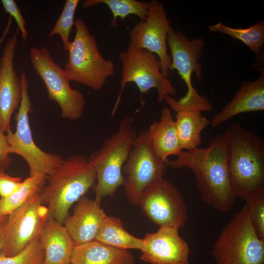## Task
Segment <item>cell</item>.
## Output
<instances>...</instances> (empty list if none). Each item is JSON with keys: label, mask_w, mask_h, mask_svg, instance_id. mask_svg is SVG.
Returning a JSON list of instances; mask_svg holds the SVG:
<instances>
[{"label": "cell", "mask_w": 264, "mask_h": 264, "mask_svg": "<svg viewBox=\"0 0 264 264\" xmlns=\"http://www.w3.org/2000/svg\"><path fill=\"white\" fill-rule=\"evenodd\" d=\"M74 25L75 37L67 51L68 61L64 70L69 81L99 90L114 74V63L101 55L94 37L81 19L77 20Z\"/></svg>", "instance_id": "cell-6"}, {"label": "cell", "mask_w": 264, "mask_h": 264, "mask_svg": "<svg viewBox=\"0 0 264 264\" xmlns=\"http://www.w3.org/2000/svg\"><path fill=\"white\" fill-rule=\"evenodd\" d=\"M99 3L107 5L112 12L113 17L110 26L113 27H116L118 18L124 20L130 15H134L141 21H144L148 13L149 2L136 0H87L83 2L82 6L88 8Z\"/></svg>", "instance_id": "cell-26"}, {"label": "cell", "mask_w": 264, "mask_h": 264, "mask_svg": "<svg viewBox=\"0 0 264 264\" xmlns=\"http://www.w3.org/2000/svg\"><path fill=\"white\" fill-rule=\"evenodd\" d=\"M175 227L160 226L143 238L141 260L149 264H189L190 249Z\"/></svg>", "instance_id": "cell-15"}, {"label": "cell", "mask_w": 264, "mask_h": 264, "mask_svg": "<svg viewBox=\"0 0 264 264\" xmlns=\"http://www.w3.org/2000/svg\"><path fill=\"white\" fill-rule=\"evenodd\" d=\"M45 179V176L42 175L29 176L22 181L20 187L10 196L0 198V214L8 216L31 197L40 193Z\"/></svg>", "instance_id": "cell-25"}, {"label": "cell", "mask_w": 264, "mask_h": 264, "mask_svg": "<svg viewBox=\"0 0 264 264\" xmlns=\"http://www.w3.org/2000/svg\"></svg>", "instance_id": "cell-36"}, {"label": "cell", "mask_w": 264, "mask_h": 264, "mask_svg": "<svg viewBox=\"0 0 264 264\" xmlns=\"http://www.w3.org/2000/svg\"><path fill=\"white\" fill-rule=\"evenodd\" d=\"M136 134L130 117H124L117 131L88 157L96 174L95 199L101 202L112 196L124 183L123 166L132 148Z\"/></svg>", "instance_id": "cell-5"}, {"label": "cell", "mask_w": 264, "mask_h": 264, "mask_svg": "<svg viewBox=\"0 0 264 264\" xmlns=\"http://www.w3.org/2000/svg\"><path fill=\"white\" fill-rule=\"evenodd\" d=\"M70 264H135V261L128 250L94 240L75 246Z\"/></svg>", "instance_id": "cell-20"}, {"label": "cell", "mask_w": 264, "mask_h": 264, "mask_svg": "<svg viewBox=\"0 0 264 264\" xmlns=\"http://www.w3.org/2000/svg\"><path fill=\"white\" fill-rule=\"evenodd\" d=\"M171 21L163 3L157 0L149 2L146 19L136 23L131 29L129 44L137 49L147 50L160 60L162 75L168 78L172 72V60L167 51V36Z\"/></svg>", "instance_id": "cell-14"}, {"label": "cell", "mask_w": 264, "mask_h": 264, "mask_svg": "<svg viewBox=\"0 0 264 264\" xmlns=\"http://www.w3.org/2000/svg\"><path fill=\"white\" fill-rule=\"evenodd\" d=\"M19 31L17 28L8 39L0 60V130L5 133L11 130V117L22 96V81L14 67Z\"/></svg>", "instance_id": "cell-16"}, {"label": "cell", "mask_w": 264, "mask_h": 264, "mask_svg": "<svg viewBox=\"0 0 264 264\" xmlns=\"http://www.w3.org/2000/svg\"><path fill=\"white\" fill-rule=\"evenodd\" d=\"M1 2L5 11L13 18L21 33L22 39L26 41L28 38V32L26 29V22L23 17L14 0H1Z\"/></svg>", "instance_id": "cell-30"}, {"label": "cell", "mask_w": 264, "mask_h": 264, "mask_svg": "<svg viewBox=\"0 0 264 264\" xmlns=\"http://www.w3.org/2000/svg\"><path fill=\"white\" fill-rule=\"evenodd\" d=\"M167 45L171 53L172 70L176 69L185 83L187 91L184 96L176 100L167 95L164 101L171 111L196 110L209 112L213 109L212 104L207 98L199 94L194 88L192 75L195 73L201 81L202 66L199 63L206 43L199 37L190 39L179 30L171 27L167 36Z\"/></svg>", "instance_id": "cell-4"}, {"label": "cell", "mask_w": 264, "mask_h": 264, "mask_svg": "<svg viewBox=\"0 0 264 264\" xmlns=\"http://www.w3.org/2000/svg\"><path fill=\"white\" fill-rule=\"evenodd\" d=\"M7 216H2L0 214V226L5 221L7 218Z\"/></svg>", "instance_id": "cell-34"}, {"label": "cell", "mask_w": 264, "mask_h": 264, "mask_svg": "<svg viewBox=\"0 0 264 264\" xmlns=\"http://www.w3.org/2000/svg\"><path fill=\"white\" fill-rule=\"evenodd\" d=\"M79 2V0L65 1L62 12L48 35L51 37L56 34L59 35L63 44L64 49L66 51L68 50L71 42L69 37L75 22V13Z\"/></svg>", "instance_id": "cell-27"}, {"label": "cell", "mask_w": 264, "mask_h": 264, "mask_svg": "<svg viewBox=\"0 0 264 264\" xmlns=\"http://www.w3.org/2000/svg\"><path fill=\"white\" fill-rule=\"evenodd\" d=\"M176 114V123L182 150L198 148L201 142L200 133L210 121L200 111L179 110Z\"/></svg>", "instance_id": "cell-23"}, {"label": "cell", "mask_w": 264, "mask_h": 264, "mask_svg": "<svg viewBox=\"0 0 264 264\" xmlns=\"http://www.w3.org/2000/svg\"><path fill=\"white\" fill-rule=\"evenodd\" d=\"M100 202L82 197L64 223L75 245L94 241L107 217Z\"/></svg>", "instance_id": "cell-17"}, {"label": "cell", "mask_w": 264, "mask_h": 264, "mask_svg": "<svg viewBox=\"0 0 264 264\" xmlns=\"http://www.w3.org/2000/svg\"><path fill=\"white\" fill-rule=\"evenodd\" d=\"M2 248H3L2 243L1 240V239L0 238V253L1 252V251L2 250Z\"/></svg>", "instance_id": "cell-35"}, {"label": "cell", "mask_w": 264, "mask_h": 264, "mask_svg": "<svg viewBox=\"0 0 264 264\" xmlns=\"http://www.w3.org/2000/svg\"><path fill=\"white\" fill-rule=\"evenodd\" d=\"M39 239L44 251L43 264H70L75 245L65 225L48 217Z\"/></svg>", "instance_id": "cell-19"}, {"label": "cell", "mask_w": 264, "mask_h": 264, "mask_svg": "<svg viewBox=\"0 0 264 264\" xmlns=\"http://www.w3.org/2000/svg\"><path fill=\"white\" fill-rule=\"evenodd\" d=\"M138 205L148 219L159 227L180 229L188 219L182 194L176 186L163 178L153 182L142 191Z\"/></svg>", "instance_id": "cell-13"}, {"label": "cell", "mask_w": 264, "mask_h": 264, "mask_svg": "<svg viewBox=\"0 0 264 264\" xmlns=\"http://www.w3.org/2000/svg\"><path fill=\"white\" fill-rule=\"evenodd\" d=\"M212 255L217 264H264V240L253 227L247 203L223 227Z\"/></svg>", "instance_id": "cell-7"}, {"label": "cell", "mask_w": 264, "mask_h": 264, "mask_svg": "<svg viewBox=\"0 0 264 264\" xmlns=\"http://www.w3.org/2000/svg\"><path fill=\"white\" fill-rule=\"evenodd\" d=\"M39 193L31 197L24 203L7 217L0 226L1 253L12 256L39 239L48 218L47 207L41 202Z\"/></svg>", "instance_id": "cell-11"}, {"label": "cell", "mask_w": 264, "mask_h": 264, "mask_svg": "<svg viewBox=\"0 0 264 264\" xmlns=\"http://www.w3.org/2000/svg\"><path fill=\"white\" fill-rule=\"evenodd\" d=\"M9 144L6 134L0 130V170H5L11 165L12 158L8 152Z\"/></svg>", "instance_id": "cell-32"}, {"label": "cell", "mask_w": 264, "mask_h": 264, "mask_svg": "<svg viewBox=\"0 0 264 264\" xmlns=\"http://www.w3.org/2000/svg\"><path fill=\"white\" fill-rule=\"evenodd\" d=\"M231 186L236 198L246 203L264 198V141L240 123L228 125L224 133Z\"/></svg>", "instance_id": "cell-2"}, {"label": "cell", "mask_w": 264, "mask_h": 264, "mask_svg": "<svg viewBox=\"0 0 264 264\" xmlns=\"http://www.w3.org/2000/svg\"><path fill=\"white\" fill-rule=\"evenodd\" d=\"M20 177H13L7 174L5 170H0V197H7L15 191L22 183Z\"/></svg>", "instance_id": "cell-31"}, {"label": "cell", "mask_w": 264, "mask_h": 264, "mask_svg": "<svg viewBox=\"0 0 264 264\" xmlns=\"http://www.w3.org/2000/svg\"><path fill=\"white\" fill-rule=\"evenodd\" d=\"M12 18L10 16L9 17V19H8V22H7V25L6 26V27L1 35V36L0 37V45L2 44V43H3V41L4 40L7 33H8L9 30H10V27H11V24H12Z\"/></svg>", "instance_id": "cell-33"}, {"label": "cell", "mask_w": 264, "mask_h": 264, "mask_svg": "<svg viewBox=\"0 0 264 264\" xmlns=\"http://www.w3.org/2000/svg\"><path fill=\"white\" fill-rule=\"evenodd\" d=\"M44 258V249L38 239L15 255L7 256L0 253V264H43Z\"/></svg>", "instance_id": "cell-28"}, {"label": "cell", "mask_w": 264, "mask_h": 264, "mask_svg": "<svg viewBox=\"0 0 264 264\" xmlns=\"http://www.w3.org/2000/svg\"><path fill=\"white\" fill-rule=\"evenodd\" d=\"M29 58L33 69L46 87L48 99L58 104L61 117L69 120L79 119L86 105L85 96L70 87L65 70L55 63L48 49L32 47Z\"/></svg>", "instance_id": "cell-10"}, {"label": "cell", "mask_w": 264, "mask_h": 264, "mask_svg": "<svg viewBox=\"0 0 264 264\" xmlns=\"http://www.w3.org/2000/svg\"><path fill=\"white\" fill-rule=\"evenodd\" d=\"M177 156L176 160L167 159V166L190 169L196 177L202 200L218 211H228L237 198L229 178L225 133L212 137L206 148L182 150Z\"/></svg>", "instance_id": "cell-1"}, {"label": "cell", "mask_w": 264, "mask_h": 264, "mask_svg": "<svg viewBox=\"0 0 264 264\" xmlns=\"http://www.w3.org/2000/svg\"><path fill=\"white\" fill-rule=\"evenodd\" d=\"M118 57L122 66L121 88L112 115L116 110L128 83H134L141 93H146L151 89L155 88L158 103L164 101L166 95H176V90L172 82L162 75L160 60L154 53L137 49L129 44L127 50L119 53Z\"/></svg>", "instance_id": "cell-9"}, {"label": "cell", "mask_w": 264, "mask_h": 264, "mask_svg": "<svg viewBox=\"0 0 264 264\" xmlns=\"http://www.w3.org/2000/svg\"><path fill=\"white\" fill-rule=\"evenodd\" d=\"M264 73L254 81L242 82L232 99L210 121L216 128L233 117L243 112L264 110Z\"/></svg>", "instance_id": "cell-18"}, {"label": "cell", "mask_w": 264, "mask_h": 264, "mask_svg": "<svg viewBox=\"0 0 264 264\" xmlns=\"http://www.w3.org/2000/svg\"><path fill=\"white\" fill-rule=\"evenodd\" d=\"M212 32L220 33L242 42L257 57L254 69L264 72V22L261 21L246 28H233L222 22L208 26Z\"/></svg>", "instance_id": "cell-22"}, {"label": "cell", "mask_w": 264, "mask_h": 264, "mask_svg": "<svg viewBox=\"0 0 264 264\" xmlns=\"http://www.w3.org/2000/svg\"><path fill=\"white\" fill-rule=\"evenodd\" d=\"M147 132L155 153L164 162L169 156L177 155L182 151L176 123L169 107L163 108L160 121L151 124Z\"/></svg>", "instance_id": "cell-21"}, {"label": "cell", "mask_w": 264, "mask_h": 264, "mask_svg": "<svg viewBox=\"0 0 264 264\" xmlns=\"http://www.w3.org/2000/svg\"><path fill=\"white\" fill-rule=\"evenodd\" d=\"M247 203L253 227L258 236L264 240V198Z\"/></svg>", "instance_id": "cell-29"}, {"label": "cell", "mask_w": 264, "mask_h": 264, "mask_svg": "<svg viewBox=\"0 0 264 264\" xmlns=\"http://www.w3.org/2000/svg\"><path fill=\"white\" fill-rule=\"evenodd\" d=\"M166 167L165 162L155 153L147 130L141 131L136 135L122 168L123 175L126 176L123 186L130 203L138 205L142 191L162 178Z\"/></svg>", "instance_id": "cell-12"}, {"label": "cell", "mask_w": 264, "mask_h": 264, "mask_svg": "<svg viewBox=\"0 0 264 264\" xmlns=\"http://www.w3.org/2000/svg\"><path fill=\"white\" fill-rule=\"evenodd\" d=\"M22 96L18 111L15 114L16 130L6 132L9 154H14L22 157L27 162L29 176L42 175L46 177L63 160L59 155L46 152L35 143L31 130L29 114L32 103L28 94L29 82L25 72L21 73Z\"/></svg>", "instance_id": "cell-8"}, {"label": "cell", "mask_w": 264, "mask_h": 264, "mask_svg": "<svg viewBox=\"0 0 264 264\" xmlns=\"http://www.w3.org/2000/svg\"><path fill=\"white\" fill-rule=\"evenodd\" d=\"M95 240L116 248L141 250L143 239L136 238L125 229L122 221L118 218L107 216Z\"/></svg>", "instance_id": "cell-24"}, {"label": "cell", "mask_w": 264, "mask_h": 264, "mask_svg": "<svg viewBox=\"0 0 264 264\" xmlns=\"http://www.w3.org/2000/svg\"><path fill=\"white\" fill-rule=\"evenodd\" d=\"M45 180L40 200L47 207L48 217L63 224L72 205L94 186L96 177L88 157L74 154L63 159Z\"/></svg>", "instance_id": "cell-3"}]
</instances>
